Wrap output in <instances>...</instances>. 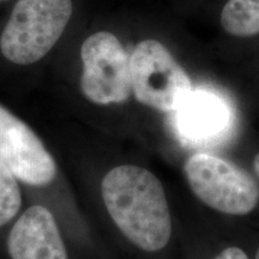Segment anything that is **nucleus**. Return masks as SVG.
I'll return each mask as SVG.
<instances>
[{"instance_id": "f257e3e1", "label": "nucleus", "mask_w": 259, "mask_h": 259, "mask_svg": "<svg viewBox=\"0 0 259 259\" xmlns=\"http://www.w3.org/2000/svg\"><path fill=\"white\" fill-rule=\"evenodd\" d=\"M102 198L120 232L141 250L166 247L171 234L170 212L164 190L151 171L138 166H119L106 174Z\"/></svg>"}, {"instance_id": "0eeeda50", "label": "nucleus", "mask_w": 259, "mask_h": 259, "mask_svg": "<svg viewBox=\"0 0 259 259\" xmlns=\"http://www.w3.org/2000/svg\"><path fill=\"white\" fill-rule=\"evenodd\" d=\"M11 259H69L53 215L41 205L29 208L8 239Z\"/></svg>"}, {"instance_id": "1a4fd4ad", "label": "nucleus", "mask_w": 259, "mask_h": 259, "mask_svg": "<svg viewBox=\"0 0 259 259\" xmlns=\"http://www.w3.org/2000/svg\"><path fill=\"white\" fill-rule=\"evenodd\" d=\"M221 24L233 36L259 34V0H228L222 10Z\"/></svg>"}, {"instance_id": "f03ea898", "label": "nucleus", "mask_w": 259, "mask_h": 259, "mask_svg": "<svg viewBox=\"0 0 259 259\" xmlns=\"http://www.w3.org/2000/svg\"><path fill=\"white\" fill-rule=\"evenodd\" d=\"M72 15L71 0H18L0 37L6 59L36 63L59 40Z\"/></svg>"}, {"instance_id": "423d86ee", "label": "nucleus", "mask_w": 259, "mask_h": 259, "mask_svg": "<svg viewBox=\"0 0 259 259\" xmlns=\"http://www.w3.org/2000/svg\"><path fill=\"white\" fill-rule=\"evenodd\" d=\"M0 162L23 183L46 186L57 176V166L28 125L0 106Z\"/></svg>"}, {"instance_id": "7ed1b4c3", "label": "nucleus", "mask_w": 259, "mask_h": 259, "mask_svg": "<svg viewBox=\"0 0 259 259\" xmlns=\"http://www.w3.org/2000/svg\"><path fill=\"white\" fill-rule=\"evenodd\" d=\"M130 71L137 101L157 111H177L192 93L185 70L156 40H144L135 47Z\"/></svg>"}, {"instance_id": "6e6552de", "label": "nucleus", "mask_w": 259, "mask_h": 259, "mask_svg": "<svg viewBox=\"0 0 259 259\" xmlns=\"http://www.w3.org/2000/svg\"><path fill=\"white\" fill-rule=\"evenodd\" d=\"M232 113L221 97L208 92H192L177 109L179 134L193 144H209L228 132Z\"/></svg>"}, {"instance_id": "9d476101", "label": "nucleus", "mask_w": 259, "mask_h": 259, "mask_svg": "<svg viewBox=\"0 0 259 259\" xmlns=\"http://www.w3.org/2000/svg\"><path fill=\"white\" fill-rule=\"evenodd\" d=\"M17 178L0 162V227L15 218L21 209V190Z\"/></svg>"}, {"instance_id": "ddd939ff", "label": "nucleus", "mask_w": 259, "mask_h": 259, "mask_svg": "<svg viewBox=\"0 0 259 259\" xmlns=\"http://www.w3.org/2000/svg\"><path fill=\"white\" fill-rule=\"evenodd\" d=\"M255 259H259V248H258V251H257V254H255Z\"/></svg>"}, {"instance_id": "9b49d317", "label": "nucleus", "mask_w": 259, "mask_h": 259, "mask_svg": "<svg viewBox=\"0 0 259 259\" xmlns=\"http://www.w3.org/2000/svg\"><path fill=\"white\" fill-rule=\"evenodd\" d=\"M213 259H248L247 254L239 247H228Z\"/></svg>"}, {"instance_id": "f8f14e48", "label": "nucleus", "mask_w": 259, "mask_h": 259, "mask_svg": "<svg viewBox=\"0 0 259 259\" xmlns=\"http://www.w3.org/2000/svg\"><path fill=\"white\" fill-rule=\"evenodd\" d=\"M253 166H254V170H255V173H257V176L259 177V154L257 155V156L254 157Z\"/></svg>"}, {"instance_id": "20e7f679", "label": "nucleus", "mask_w": 259, "mask_h": 259, "mask_svg": "<svg viewBox=\"0 0 259 259\" xmlns=\"http://www.w3.org/2000/svg\"><path fill=\"white\" fill-rule=\"evenodd\" d=\"M184 171L191 190L210 208L240 216L257 206V183L232 162L213 155L196 154L185 162Z\"/></svg>"}, {"instance_id": "39448f33", "label": "nucleus", "mask_w": 259, "mask_h": 259, "mask_svg": "<svg viewBox=\"0 0 259 259\" xmlns=\"http://www.w3.org/2000/svg\"><path fill=\"white\" fill-rule=\"evenodd\" d=\"M80 56L84 96L96 105L125 102L132 92L130 57L118 37L107 31L83 42Z\"/></svg>"}, {"instance_id": "4468645a", "label": "nucleus", "mask_w": 259, "mask_h": 259, "mask_svg": "<svg viewBox=\"0 0 259 259\" xmlns=\"http://www.w3.org/2000/svg\"><path fill=\"white\" fill-rule=\"evenodd\" d=\"M0 2H2V0H0Z\"/></svg>"}]
</instances>
